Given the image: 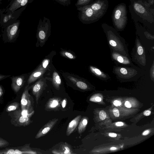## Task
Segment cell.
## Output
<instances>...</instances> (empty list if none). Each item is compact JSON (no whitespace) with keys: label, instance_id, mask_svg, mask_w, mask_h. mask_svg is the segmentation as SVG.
<instances>
[{"label":"cell","instance_id":"cell-14","mask_svg":"<svg viewBox=\"0 0 154 154\" xmlns=\"http://www.w3.org/2000/svg\"><path fill=\"white\" fill-rule=\"evenodd\" d=\"M60 100L58 98H53L50 99L47 103V108L54 109L60 106Z\"/></svg>","mask_w":154,"mask_h":154},{"label":"cell","instance_id":"cell-9","mask_svg":"<svg viewBox=\"0 0 154 154\" xmlns=\"http://www.w3.org/2000/svg\"><path fill=\"white\" fill-rule=\"evenodd\" d=\"M44 83L41 81L36 82L31 86L32 91L35 98L36 103H38V100L40 97L44 88Z\"/></svg>","mask_w":154,"mask_h":154},{"label":"cell","instance_id":"cell-2","mask_svg":"<svg viewBox=\"0 0 154 154\" xmlns=\"http://www.w3.org/2000/svg\"><path fill=\"white\" fill-rule=\"evenodd\" d=\"M51 24L50 20L48 18L44 17L43 19H40L39 20L38 28V34L39 38L44 40L46 34L50 31Z\"/></svg>","mask_w":154,"mask_h":154},{"label":"cell","instance_id":"cell-19","mask_svg":"<svg viewBox=\"0 0 154 154\" xmlns=\"http://www.w3.org/2000/svg\"><path fill=\"white\" fill-rule=\"evenodd\" d=\"M92 0H77L75 4V6L77 8L82 7L89 5Z\"/></svg>","mask_w":154,"mask_h":154},{"label":"cell","instance_id":"cell-24","mask_svg":"<svg viewBox=\"0 0 154 154\" xmlns=\"http://www.w3.org/2000/svg\"><path fill=\"white\" fill-rule=\"evenodd\" d=\"M76 84L78 87L82 89L85 90L87 88V84L82 81L77 82Z\"/></svg>","mask_w":154,"mask_h":154},{"label":"cell","instance_id":"cell-15","mask_svg":"<svg viewBox=\"0 0 154 154\" xmlns=\"http://www.w3.org/2000/svg\"><path fill=\"white\" fill-rule=\"evenodd\" d=\"M90 68L91 72L96 76L101 78H106V75L99 69L92 66Z\"/></svg>","mask_w":154,"mask_h":154},{"label":"cell","instance_id":"cell-29","mask_svg":"<svg viewBox=\"0 0 154 154\" xmlns=\"http://www.w3.org/2000/svg\"><path fill=\"white\" fill-rule=\"evenodd\" d=\"M65 55L68 58L70 59H72L74 58L73 56L69 52H66L65 53Z\"/></svg>","mask_w":154,"mask_h":154},{"label":"cell","instance_id":"cell-25","mask_svg":"<svg viewBox=\"0 0 154 154\" xmlns=\"http://www.w3.org/2000/svg\"><path fill=\"white\" fill-rule=\"evenodd\" d=\"M9 144V143L8 141L0 137V148L7 146Z\"/></svg>","mask_w":154,"mask_h":154},{"label":"cell","instance_id":"cell-26","mask_svg":"<svg viewBox=\"0 0 154 154\" xmlns=\"http://www.w3.org/2000/svg\"><path fill=\"white\" fill-rule=\"evenodd\" d=\"M99 117L101 120H104L106 117V112L103 110L100 111L99 112Z\"/></svg>","mask_w":154,"mask_h":154},{"label":"cell","instance_id":"cell-12","mask_svg":"<svg viewBox=\"0 0 154 154\" xmlns=\"http://www.w3.org/2000/svg\"><path fill=\"white\" fill-rule=\"evenodd\" d=\"M112 56L113 59L120 63L124 64L130 63V61L128 58L117 53H113Z\"/></svg>","mask_w":154,"mask_h":154},{"label":"cell","instance_id":"cell-27","mask_svg":"<svg viewBox=\"0 0 154 154\" xmlns=\"http://www.w3.org/2000/svg\"><path fill=\"white\" fill-rule=\"evenodd\" d=\"M137 53L139 55H142L143 52V49L142 47L141 46H139L137 48Z\"/></svg>","mask_w":154,"mask_h":154},{"label":"cell","instance_id":"cell-23","mask_svg":"<svg viewBox=\"0 0 154 154\" xmlns=\"http://www.w3.org/2000/svg\"><path fill=\"white\" fill-rule=\"evenodd\" d=\"M58 3L63 6H68L70 5L72 0H55Z\"/></svg>","mask_w":154,"mask_h":154},{"label":"cell","instance_id":"cell-33","mask_svg":"<svg viewBox=\"0 0 154 154\" xmlns=\"http://www.w3.org/2000/svg\"><path fill=\"white\" fill-rule=\"evenodd\" d=\"M113 104L115 106H119L121 105V102L118 100H115L113 102Z\"/></svg>","mask_w":154,"mask_h":154},{"label":"cell","instance_id":"cell-37","mask_svg":"<svg viewBox=\"0 0 154 154\" xmlns=\"http://www.w3.org/2000/svg\"><path fill=\"white\" fill-rule=\"evenodd\" d=\"M66 99H64L63 100L62 103V106L63 108H64L65 107L66 105Z\"/></svg>","mask_w":154,"mask_h":154},{"label":"cell","instance_id":"cell-5","mask_svg":"<svg viewBox=\"0 0 154 154\" xmlns=\"http://www.w3.org/2000/svg\"><path fill=\"white\" fill-rule=\"evenodd\" d=\"M25 74H23L19 75L13 76L10 78L11 80V87L13 91L17 93L23 87L26 79Z\"/></svg>","mask_w":154,"mask_h":154},{"label":"cell","instance_id":"cell-41","mask_svg":"<svg viewBox=\"0 0 154 154\" xmlns=\"http://www.w3.org/2000/svg\"><path fill=\"white\" fill-rule=\"evenodd\" d=\"M149 132V131L148 130H146L145 131L143 134V135H146Z\"/></svg>","mask_w":154,"mask_h":154},{"label":"cell","instance_id":"cell-39","mask_svg":"<svg viewBox=\"0 0 154 154\" xmlns=\"http://www.w3.org/2000/svg\"><path fill=\"white\" fill-rule=\"evenodd\" d=\"M3 89L2 86L0 85V97L3 95Z\"/></svg>","mask_w":154,"mask_h":154},{"label":"cell","instance_id":"cell-42","mask_svg":"<svg viewBox=\"0 0 154 154\" xmlns=\"http://www.w3.org/2000/svg\"><path fill=\"white\" fill-rule=\"evenodd\" d=\"M116 148L114 147H112L110 148V149L111 150H114L116 149Z\"/></svg>","mask_w":154,"mask_h":154},{"label":"cell","instance_id":"cell-1","mask_svg":"<svg viewBox=\"0 0 154 154\" xmlns=\"http://www.w3.org/2000/svg\"><path fill=\"white\" fill-rule=\"evenodd\" d=\"M79 11L78 18L84 23H90L94 22L97 19V12L93 10L88 5L77 8Z\"/></svg>","mask_w":154,"mask_h":154},{"label":"cell","instance_id":"cell-17","mask_svg":"<svg viewBox=\"0 0 154 154\" xmlns=\"http://www.w3.org/2000/svg\"><path fill=\"white\" fill-rule=\"evenodd\" d=\"M53 80L55 86L56 87H59L61 83V80L59 75L55 72L53 74Z\"/></svg>","mask_w":154,"mask_h":154},{"label":"cell","instance_id":"cell-6","mask_svg":"<svg viewBox=\"0 0 154 154\" xmlns=\"http://www.w3.org/2000/svg\"><path fill=\"white\" fill-rule=\"evenodd\" d=\"M26 146L9 148L0 150V154H36L35 152L28 149Z\"/></svg>","mask_w":154,"mask_h":154},{"label":"cell","instance_id":"cell-3","mask_svg":"<svg viewBox=\"0 0 154 154\" xmlns=\"http://www.w3.org/2000/svg\"><path fill=\"white\" fill-rule=\"evenodd\" d=\"M20 25L19 22L14 23L9 26L6 30V35L3 39L5 42H13L16 39Z\"/></svg>","mask_w":154,"mask_h":154},{"label":"cell","instance_id":"cell-16","mask_svg":"<svg viewBox=\"0 0 154 154\" xmlns=\"http://www.w3.org/2000/svg\"><path fill=\"white\" fill-rule=\"evenodd\" d=\"M79 124L78 127V131L79 134H81L82 133L85 126L87 125L88 122L87 120L85 119H82L80 122H79Z\"/></svg>","mask_w":154,"mask_h":154},{"label":"cell","instance_id":"cell-4","mask_svg":"<svg viewBox=\"0 0 154 154\" xmlns=\"http://www.w3.org/2000/svg\"><path fill=\"white\" fill-rule=\"evenodd\" d=\"M31 88V86L29 87V85H26L25 88L20 101L21 110L27 109L30 111H32V108L31 106L32 103L31 99V96L28 92L29 90Z\"/></svg>","mask_w":154,"mask_h":154},{"label":"cell","instance_id":"cell-40","mask_svg":"<svg viewBox=\"0 0 154 154\" xmlns=\"http://www.w3.org/2000/svg\"><path fill=\"white\" fill-rule=\"evenodd\" d=\"M95 100L97 101V102H100L101 101V98L99 97H96L95 98Z\"/></svg>","mask_w":154,"mask_h":154},{"label":"cell","instance_id":"cell-38","mask_svg":"<svg viewBox=\"0 0 154 154\" xmlns=\"http://www.w3.org/2000/svg\"><path fill=\"white\" fill-rule=\"evenodd\" d=\"M123 125L124 124L122 122H117L116 124V125L117 126H123Z\"/></svg>","mask_w":154,"mask_h":154},{"label":"cell","instance_id":"cell-8","mask_svg":"<svg viewBox=\"0 0 154 154\" xmlns=\"http://www.w3.org/2000/svg\"><path fill=\"white\" fill-rule=\"evenodd\" d=\"M58 120L57 119L55 118L49 121L40 129L35 138L38 139L45 135L53 128Z\"/></svg>","mask_w":154,"mask_h":154},{"label":"cell","instance_id":"cell-21","mask_svg":"<svg viewBox=\"0 0 154 154\" xmlns=\"http://www.w3.org/2000/svg\"><path fill=\"white\" fill-rule=\"evenodd\" d=\"M93 10L99 12V11L101 10L102 5L101 4L97 2L93 3L89 5H88Z\"/></svg>","mask_w":154,"mask_h":154},{"label":"cell","instance_id":"cell-13","mask_svg":"<svg viewBox=\"0 0 154 154\" xmlns=\"http://www.w3.org/2000/svg\"><path fill=\"white\" fill-rule=\"evenodd\" d=\"M44 73L43 71H38V70L34 71L29 76L27 80L28 85L33 82L40 77Z\"/></svg>","mask_w":154,"mask_h":154},{"label":"cell","instance_id":"cell-32","mask_svg":"<svg viewBox=\"0 0 154 154\" xmlns=\"http://www.w3.org/2000/svg\"><path fill=\"white\" fill-rule=\"evenodd\" d=\"M10 75H6L0 74V81L10 76Z\"/></svg>","mask_w":154,"mask_h":154},{"label":"cell","instance_id":"cell-11","mask_svg":"<svg viewBox=\"0 0 154 154\" xmlns=\"http://www.w3.org/2000/svg\"><path fill=\"white\" fill-rule=\"evenodd\" d=\"M125 11H124L122 8H117L114 11L113 14V19L116 24L118 22L122 20V18L125 19Z\"/></svg>","mask_w":154,"mask_h":154},{"label":"cell","instance_id":"cell-7","mask_svg":"<svg viewBox=\"0 0 154 154\" xmlns=\"http://www.w3.org/2000/svg\"><path fill=\"white\" fill-rule=\"evenodd\" d=\"M20 109L16 110L14 112V120L18 126H25L29 125L31 122L30 117L22 115Z\"/></svg>","mask_w":154,"mask_h":154},{"label":"cell","instance_id":"cell-22","mask_svg":"<svg viewBox=\"0 0 154 154\" xmlns=\"http://www.w3.org/2000/svg\"><path fill=\"white\" fill-rule=\"evenodd\" d=\"M23 0H15L10 6L9 9L13 11L18 8V7L21 2Z\"/></svg>","mask_w":154,"mask_h":154},{"label":"cell","instance_id":"cell-35","mask_svg":"<svg viewBox=\"0 0 154 154\" xmlns=\"http://www.w3.org/2000/svg\"><path fill=\"white\" fill-rule=\"evenodd\" d=\"M151 114V111L149 110H146L143 112V114L144 116H149Z\"/></svg>","mask_w":154,"mask_h":154},{"label":"cell","instance_id":"cell-10","mask_svg":"<svg viewBox=\"0 0 154 154\" xmlns=\"http://www.w3.org/2000/svg\"><path fill=\"white\" fill-rule=\"evenodd\" d=\"M81 117V115H78L69 122L66 130V134L67 136L70 135L75 129L79 122Z\"/></svg>","mask_w":154,"mask_h":154},{"label":"cell","instance_id":"cell-18","mask_svg":"<svg viewBox=\"0 0 154 154\" xmlns=\"http://www.w3.org/2000/svg\"><path fill=\"white\" fill-rule=\"evenodd\" d=\"M19 103L17 102H14L9 104L7 107L6 111L7 112H9L16 110L19 107Z\"/></svg>","mask_w":154,"mask_h":154},{"label":"cell","instance_id":"cell-36","mask_svg":"<svg viewBox=\"0 0 154 154\" xmlns=\"http://www.w3.org/2000/svg\"><path fill=\"white\" fill-rule=\"evenodd\" d=\"M109 135L110 137H115L117 136V134L114 133H110L109 134Z\"/></svg>","mask_w":154,"mask_h":154},{"label":"cell","instance_id":"cell-30","mask_svg":"<svg viewBox=\"0 0 154 154\" xmlns=\"http://www.w3.org/2000/svg\"><path fill=\"white\" fill-rule=\"evenodd\" d=\"M49 63L48 60H45L42 63V66L44 68H46L48 66Z\"/></svg>","mask_w":154,"mask_h":154},{"label":"cell","instance_id":"cell-28","mask_svg":"<svg viewBox=\"0 0 154 154\" xmlns=\"http://www.w3.org/2000/svg\"><path fill=\"white\" fill-rule=\"evenodd\" d=\"M113 113L114 115L116 117H118L119 116V113L118 109L117 108H115L113 109Z\"/></svg>","mask_w":154,"mask_h":154},{"label":"cell","instance_id":"cell-31","mask_svg":"<svg viewBox=\"0 0 154 154\" xmlns=\"http://www.w3.org/2000/svg\"><path fill=\"white\" fill-rule=\"evenodd\" d=\"M64 154H70L71 153L70 152V149L67 146H65L64 147Z\"/></svg>","mask_w":154,"mask_h":154},{"label":"cell","instance_id":"cell-34","mask_svg":"<svg viewBox=\"0 0 154 154\" xmlns=\"http://www.w3.org/2000/svg\"><path fill=\"white\" fill-rule=\"evenodd\" d=\"M125 105L126 107L128 108H130L131 107V103L128 101H126L125 102Z\"/></svg>","mask_w":154,"mask_h":154},{"label":"cell","instance_id":"cell-20","mask_svg":"<svg viewBox=\"0 0 154 154\" xmlns=\"http://www.w3.org/2000/svg\"><path fill=\"white\" fill-rule=\"evenodd\" d=\"M134 7L136 11L140 14H143L145 12L146 10L144 7L138 3H134Z\"/></svg>","mask_w":154,"mask_h":154}]
</instances>
